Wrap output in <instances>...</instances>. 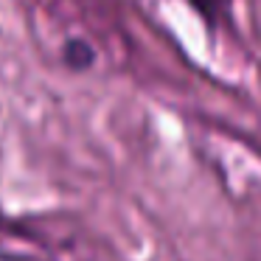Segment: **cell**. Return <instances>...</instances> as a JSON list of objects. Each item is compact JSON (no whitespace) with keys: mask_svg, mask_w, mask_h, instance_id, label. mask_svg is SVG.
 <instances>
[{"mask_svg":"<svg viewBox=\"0 0 261 261\" xmlns=\"http://www.w3.org/2000/svg\"><path fill=\"white\" fill-rule=\"evenodd\" d=\"M186 3L197 9V14L211 25L225 23L230 17V6H233V0H186Z\"/></svg>","mask_w":261,"mask_h":261,"instance_id":"1","label":"cell"}]
</instances>
